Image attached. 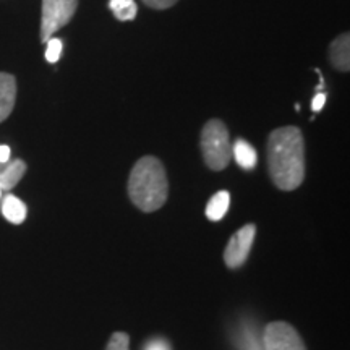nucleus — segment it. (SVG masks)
<instances>
[{"label": "nucleus", "instance_id": "f257e3e1", "mask_svg": "<svg viewBox=\"0 0 350 350\" xmlns=\"http://www.w3.org/2000/svg\"><path fill=\"white\" fill-rule=\"evenodd\" d=\"M268 165L274 185L292 191L305 178V142L299 126H281L268 138Z\"/></svg>", "mask_w": 350, "mask_h": 350}, {"label": "nucleus", "instance_id": "f03ea898", "mask_svg": "<svg viewBox=\"0 0 350 350\" xmlns=\"http://www.w3.org/2000/svg\"><path fill=\"white\" fill-rule=\"evenodd\" d=\"M131 203L143 213L163 208L167 201L169 182L163 163L154 156H144L131 169L129 178Z\"/></svg>", "mask_w": 350, "mask_h": 350}, {"label": "nucleus", "instance_id": "7ed1b4c3", "mask_svg": "<svg viewBox=\"0 0 350 350\" xmlns=\"http://www.w3.org/2000/svg\"><path fill=\"white\" fill-rule=\"evenodd\" d=\"M201 151L204 163L211 170H222L230 163L232 146L229 131L224 122L213 119L203 126L201 131Z\"/></svg>", "mask_w": 350, "mask_h": 350}, {"label": "nucleus", "instance_id": "20e7f679", "mask_svg": "<svg viewBox=\"0 0 350 350\" xmlns=\"http://www.w3.org/2000/svg\"><path fill=\"white\" fill-rule=\"evenodd\" d=\"M78 8V0H42L41 41L47 42L54 34L68 25Z\"/></svg>", "mask_w": 350, "mask_h": 350}, {"label": "nucleus", "instance_id": "39448f33", "mask_svg": "<svg viewBox=\"0 0 350 350\" xmlns=\"http://www.w3.org/2000/svg\"><path fill=\"white\" fill-rule=\"evenodd\" d=\"M262 349L265 350H306L305 344L295 327L288 323L273 321L262 332Z\"/></svg>", "mask_w": 350, "mask_h": 350}, {"label": "nucleus", "instance_id": "423d86ee", "mask_svg": "<svg viewBox=\"0 0 350 350\" xmlns=\"http://www.w3.org/2000/svg\"><path fill=\"white\" fill-rule=\"evenodd\" d=\"M255 224L243 226L242 229H239L234 235H232V239L229 240V243H227L224 252V261L229 268H240V266L247 261L248 255H250L252 245L255 242Z\"/></svg>", "mask_w": 350, "mask_h": 350}, {"label": "nucleus", "instance_id": "0eeeda50", "mask_svg": "<svg viewBox=\"0 0 350 350\" xmlns=\"http://www.w3.org/2000/svg\"><path fill=\"white\" fill-rule=\"evenodd\" d=\"M16 100V80L10 73H0V124L8 119Z\"/></svg>", "mask_w": 350, "mask_h": 350}, {"label": "nucleus", "instance_id": "6e6552de", "mask_svg": "<svg viewBox=\"0 0 350 350\" xmlns=\"http://www.w3.org/2000/svg\"><path fill=\"white\" fill-rule=\"evenodd\" d=\"M329 62L339 72L350 70V34H340L329 46Z\"/></svg>", "mask_w": 350, "mask_h": 350}, {"label": "nucleus", "instance_id": "1a4fd4ad", "mask_svg": "<svg viewBox=\"0 0 350 350\" xmlns=\"http://www.w3.org/2000/svg\"><path fill=\"white\" fill-rule=\"evenodd\" d=\"M26 163L21 159H10L8 163L3 165L2 170H0V188L2 190H12L18 185V182L23 178L26 174Z\"/></svg>", "mask_w": 350, "mask_h": 350}, {"label": "nucleus", "instance_id": "9d476101", "mask_svg": "<svg viewBox=\"0 0 350 350\" xmlns=\"http://www.w3.org/2000/svg\"><path fill=\"white\" fill-rule=\"evenodd\" d=\"M232 156H234L235 163L245 170L255 169V165L258 163L256 150L247 142V139L242 138H239L237 142L234 143V146H232Z\"/></svg>", "mask_w": 350, "mask_h": 350}, {"label": "nucleus", "instance_id": "9b49d317", "mask_svg": "<svg viewBox=\"0 0 350 350\" xmlns=\"http://www.w3.org/2000/svg\"><path fill=\"white\" fill-rule=\"evenodd\" d=\"M2 214L12 224H23L28 209L26 204L15 195H7L2 201Z\"/></svg>", "mask_w": 350, "mask_h": 350}, {"label": "nucleus", "instance_id": "f8f14e48", "mask_svg": "<svg viewBox=\"0 0 350 350\" xmlns=\"http://www.w3.org/2000/svg\"><path fill=\"white\" fill-rule=\"evenodd\" d=\"M230 204V195L229 191L221 190L216 195L211 196V200L208 201L206 206V217L209 221H221L226 216V213L229 211Z\"/></svg>", "mask_w": 350, "mask_h": 350}, {"label": "nucleus", "instance_id": "ddd939ff", "mask_svg": "<svg viewBox=\"0 0 350 350\" xmlns=\"http://www.w3.org/2000/svg\"><path fill=\"white\" fill-rule=\"evenodd\" d=\"M109 8L112 10L113 16L120 21H131L137 18L138 7L135 0H111Z\"/></svg>", "mask_w": 350, "mask_h": 350}, {"label": "nucleus", "instance_id": "4468645a", "mask_svg": "<svg viewBox=\"0 0 350 350\" xmlns=\"http://www.w3.org/2000/svg\"><path fill=\"white\" fill-rule=\"evenodd\" d=\"M62 49L64 44L59 38H51L47 41V49H46V60L49 64H55L59 62L60 55H62Z\"/></svg>", "mask_w": 350, "mask_h": 350}, {"label": "nucleus", "instance_id": "2eb2a0df", "mask_svg": "<svg viewBox=\"0 0 350 350\" xmlns=\"http://www.w3.org/2000/svg\"><path fill=\"white\" fill-rule=\"evenodd\" d=\"M106 350H130V338L125 332H116L109 339Z\"/></svg>", "mask_w": 350, "mask_h": 350}, {"label": "nucleus", "instance_id": "dca6fc26", "mask_svg": "<svg viewBox=\"0 0 350 350\" xmlns=\"http://www.w3.org/2000/svg\"><path fill=\"white\" fill-rule=\"evenodd\" d=\"M178 0H143L144 5L150 8H154V10H165V8L174 7Z\"/></svg>", "mask_w": 350, "mask_h": 350}, {"label": "nucleus", "instance_id": "f3484780", "mask_svg": "<svg viewBox=\"0 0 350 350\" xmlns=\"http://www.w3.org/2000/svg\"><path fill=\"white\" fill-rule=\"evenodd\" d=\"M144 350H172V349H170V344L167 340L163 338H156V339H151L150 342H146Z\"/></svg>", "mask_w": 350, "mask_h": 350}, {"label": "nucleus", "instance_id": "a211bd4d", "mask_svg": "<svg viewBox=\"0 0 350 350\" xmlns=\"http://www.w3.org/2000/svg\"><path fill=\"white\" fill-rule=\"evenodd\" d=\"M325 103H326V94L325 93H317V94H314L313 100H312V111L319 112L323 107H325Z\"/></svg>", "mask_w": 350, "mask_h": 350}, {"label": "nucleus", "instance_id": "6ab92c4d", "mask_svg": "<svg viewBox=\"0 0 350 350\" xmlns=\"http://www.w3.org/2000/svg\"><path fill=\"white\" fill-rule=\"evenodd\" d=\"M10 148L7 146V144H0V164H5L10 161Z\"/></svg>", "mask_w": 350, "mask_h": 350}, {"label": "nucleus", "instance_id": "aec40b11", "mask_svg": "<svg viewBox=\"0 0 350 350\" xmlns=\"http://www.w3.org/2000/svg\"><path fill=\"white\" fill-rule=\"evenodd\" d=\"M7 164V163H5ZM5 164H0V170H2V167H3V165H5Z\"/></svg>", "mask_w": 350, "mask_h": 350}, {"label": "nucleus", "instance_id": "412c9836", "mask_svg": "<svg viewBox=\"0 0 350 350\" xmlns=\"http://www.w3.org/2000/svg\"><path fill=\"white\" fill-rule=\"evenodd\" d=\"M2 191H3V190H2V188H0V196H2Z\"/></svg>", "mask_w": 350, "mask_h": 350}]
</instances>
